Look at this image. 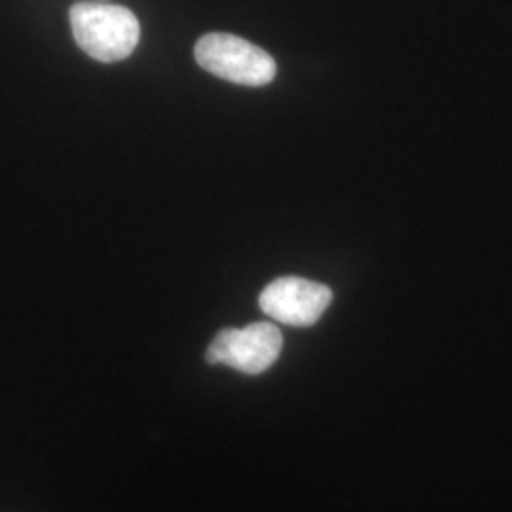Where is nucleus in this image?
<instances>
[{"instance_id": "nucleus-1", "label": "nucleus", "mask_w": 512, "mask_h": 512, "mask_svg": "<svg viewBox=\"0 0 512 512\" xmlns=\"http://www.w3.org/2000/svg\"><path fill=\"white\" fill-rule=\"evenodd\" d=\"M69 16L80 50L101 63L122 61L133 54L139 44V19L126 6L78 2Z\"/></svg>"}, {"instance_id": "nucleus-2", "label": "nucleus", "mask_w": 512, "mask_h": 512, "mask_svg": "<svg viewBox=\"0 0 512 512\" xmlns=\"http://www.w3.org/2000/svg\"><path fill=\"white\" fill-rule=\"evenodd\" d=\"M194 54L207 73L239 86H266L277 73L272 55L236 35L209 33L198 40Z\"/></svg>"}, {"instance_id": "nucleus-3", "label": "nucleus", "mask_w": 512, "mask_h": 512, "mask_svg": "<svg viewBox=\"0 0 512 512\" xmlns=\"http://www.w3.org/2000/svg\"><path fill=\"white\" fill-rule=\"evenodd\" d=\"M283 349L281 330L270 323H253L245 329L220 330L207 349L209 365H226L256 376L274 365Z\"/></svg>"}, {"instance_id": "nucleus-4", "label": "nucleus", "mask_w": 512, "mask_h": 512, "mask_svg": "<svg viewBox=\"0 0 512 512\" xmlns=\"http://www.w3.org/2000/svg\"><path fill=\"white\" fill-rule=\"evenodd\" d=\"M332 302L327 285L302 277H279L260 294V308L275 321L291 327L315 325Z\"/></svg>"}]
</instances>
